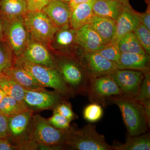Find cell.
Returning a JSON list of instances; mask_svg holds the SVG:
<instances>
[{
    "instance_id": "5bb4252c",
    "label": "cell",
    "mask_w": 150,
    "mask_h": 150,
    "mask_svg": "<svg viewBox=\"0 0 150 150\" xmlns=\"http://www.w3.org/2000/svg\"><path fill=\"white\" fill-rule=\"evenodd\" d=\"M75 40L83 48L85 53L97 52L105 44L89 24L75 30Z\"/></svg>"
},
{
    "instance_id": "484cf974",
    "label": "cell",
    "mask_w": 150,
    "mask_h": 150,
    "mask_svg": "<svg viewBox=\"0 0 150 150\" xmlns=\"http://www.w3.org/2000/svg\"><path fill=\"white\" fill-rule=\"evenodd\" d=\"M2 11L10 17H16L27 12L26 0H2Z\"/></svg>"
},
{
    "instance_id": "7a4b0ae2",
    "label": "cell",
    "mask_w": 150,
    "mask_h": 150,
    "mask_svg": "<svg viewBox=\"0 0 150 150\" xmlns=\"http://www.w3.org/2000/svg\"><path fill=\"white\" fill-rule=\"evenodd\" d=\"M66 133L67 130L55 128L41 115H33L30 127V138L38 146V149H67L65 145Z\"/></svg>"
},
{
    "instance_id": "9c48e42d",
    "label": "cell",
    "mask_w": 150,
    "mask_h": 150,
    "mask_svg": "<svg viewBox=\"0 0 150 150\" xmlns=\"http://www.w3.org/2000/svg\"><path fill=\"white\" fill-rule=\"evenodd\" d=\"M67 99L55 91H49L46 88L26 90L24 102L29 109L35 110H54L59 104Z\"/></svg>"
},
{
    "instance_id": "6da1fadb",
    "label": "cell",
    "mask_w": 150,
    "mask_h": 150,
    "mask_svg": "<svg viewBox=\"0 0 150 150\" xmlns=\"http://www.w3.org/2000/svg\"><path fill=\"white\" fill-rule=\"evenodd\" d=\"M116 105L121 111L128 136H134L148 132L149 127L143 105L134 97L119 95L107 100V104Z\"/></svg>"
},
{
    "instance_id": "4316f807",
    "label": "cell",
    "mask_w": 150,
    "mask_h": 150,
    "mask_svg": "<svg viewBox=\"0 0 150 150\" xmlns=\"http://www.w3.org/2000/svg\"><path fill=\"white\" fill-rule=\"evenodd\" d=\"M96 52L104 58L116 63L121 54L118 43L111 41L105 44Z\"/></svg>"
},
{
    "instance_id": "5b68a950",
    "label": "cell",
    "mask_w": 150,
    "mask_h": 150,
    "mask_svg": "<svg viewBox=\"0 0 150 150\" xmlns=\"http://www.w3.org/2000/svg\"><path fill=\"white\" fill-rule=\"evenodd\" d=\"M34 111L28 109L16 115L9 116L8 140L16 150H37L38 146L30 139V122Z\"/></svg>"
},
{
    "instance_id": "f35d334b",
    "label": "cell",
    "mask_w": 150,
    "mask_h": 150,
    "mask_svg": "<svg viewBox=\"0 0 150 150\" xmlns=\"http://www.w3.org/2000/svg\"><path fill=\"white\" fill-rule=\"evenodd\" d=\"M91 1V0H71L68 4L72 11L77 6L84 3L88 2Z\"/></svg>"
},
{
    "instance_id": "d4e9b609",
    "label": "cell",
    "mask_w": 150,
    "mask_h": 150,
    "mask_svg": "<svg viewBox=\"0 0 150 150\" xmlns=\"http://www.w3.org/2000/svg\"><path fill=\"white\" fill-rule=\"evenodd\" d=\"M28 109L24 102L18 101L8 95L0 103V113L8 116L16 115Z\"/></svg>"
},
{
    "instance_id": "7bdbcfd3",
    "label": "cell",
    "mask_w": 150,
    "mask_h": 150,
    "mask_svg": "<svg viewBox=\"0 0 150 150\" xmlns=\"http://www.w3.org/2000/svg\"><path fill=\"white\" fill-rule=\"evenodd\" d=\"M61 1H63L65 2H68L70 1L71 0H61Z\"/></svg>"
},
{
    "instance_id": "b9f144b4",
    "label": "cell",
    "mask_w": 150,
    "mask_h": 150,
    "mask_svg": "<svg viewBox=\"0 0 150 150\" xmlns=\"http://www.w3.org/2000/svg\"><path fill=\"white\" fill-rule=\"evenodd\" d=\"M3 29V25L1 21L0 20V36L2 34Z\"/></svg>"
},
{
    "instance_id": "277c9868",
    "label": "cell",
    "mask_w": 150,
    "mask_h": 150,
    "mask_svg": "<svg viewBox=\"0 0 150 150\" xmlns=\"http://www.w3.org/2000/svg\"><path fill=\"white\" fill-rule=\"evenodd\" d=\"M16 64L22 67L35 78L43 86L51 88L68 99L76 94L66 83L62 75L56 68L37 64L28 62L21 56Z\"/></svg>"
},
{
    "instance_id": "83f0119b",
    "label": "cell",
    "mask_w": 150,
    "mask_h": 150,
    "mask_svg": "<svg viewBox=\"0 0 150 150\" xmlns=\"http://www.w3.org/2000/svg\"><path fill=\"white\" fill-rule=\"evenodd\" d=\"M103 115L102 106L98 103H92L84 108L83 112V118L86 120L94 123L99 121Z\"/></svg>"
},
{
    "instance_id": "d6986e66",
    "label": "cell",
    "mask_w": 150,
    "mask_h": 150,
    "mask_svg": "<svg viewBox=\"0 0 150 150\" xmlns=\"http://www.w3.org/2000/svg\"><path fill=\"white\" fill-rule=\"evenodd\" d=\"M126 5L112 0H94L93 11L95 15L116 21Z\"/></svg>"
},
{
    "instance_id": "8992f818",
    "label": "cell",
    "mask_w": 150,
    "mask_h": 150,
    "mask_svg": "<svg viewBox=\"0 0 150 150\" xmlns=\"http://www.w3.org/2000/svg\"><path fill=\"white\" fill-rule=\"evenodd\" d=\"M55 63L56 69L76 95L87 96L92 78L87 67L71 59H63Z\"/></svg>"
},
{
    "instance_id": "e0dca14e",
    "label": "cell",
    "mask_w": 150,
    "mask_h": 150,
    "mask_svg": "<svg viewBox=\"0 0 150 150\" xmlns=\"http://www.w3.org/2000/svg\"><path fill=\"white\" fill-rule=\"evenodd\" d=\"M116 64L119 69L138 70L146 72L149 71L150 56L133 53H121Z\"/></svg>"
},
{
    "instance_id": "52a82bcc",
    "label": "cell",
    "mask_w": 150,
    "mask_h": 150,
    "mask_svg": "<svg viewBox=\"0 0 150 150\" xmlns=\"http://www.w3.org/2000/svg\"><path fill=\"white\" fill-rule=\"evenodd\" d=\"M24 23L26 29L35 40L43 45H48L59 29L42 11L27 12Z\"/></svg>"
},
{
    "instance_id": "d6a6232c",
    "label": "cell",
    "mask_w": 150,
    "mask_h": 150,
    "mask_svg": "<svg viewBox=\"0 0 150 150\" xmlns=\"http://www.w3.org/2000/svg\"><path fill=\"white\" fill-rule=\"evenodd\" d=\"M54 112L59 113L71 121L77 118V115L74 112L71 105L67 100L58 104L54 108Z\"/></svg>"
},
{
    "instance_id": "ab89813d",
    "label": "cell",
    "mask_w": 150,
    "mask_h": 150,
    "mask_svg": "<svg viewBox=\"0 0 150 150\" xmlns=\"http://www.w3.org/2000/svg\"><path fill=\"white\" fill-rule=\"evenodd\" d=\"M6 95L5 93L2 90L0 89V103L2 101L3 98Z\"/></svg>"
},
{
    "instance_id": "3957f363",
    "label": "cell",
    "mask_w": 150,
    "mask_h": 150,
    "mask_svg": "<svg viewBox=\"0 0 150 150\" xmlns=\"http://www.w3.org/2000/svg\"><path fill=\"white\" fill-rule=\"evenodd\" d=\"M65 145L68 150H114L96 126L90 123L81 128L74 124L67 129Z\"/></svg>"
},
{
    "instance_id": "8d00e7d4",
    "label": "cell",
    "mask_w": 150,
    "mask_h": 150,
    "mask_svg": "<svg viewBox=\"0 0 150 150\" xmlns=\"http://www.w3.org/2000/svg\"><path fill=\"white\" fill-rule=\"evenodd\" d=\"M140 19L142 24L150 30V8H148L147 10L144 13L140 14Z\"/></svg>"
},
{
    "instance_id": "30bf717a",
    "label": "cell",
    "mask_w": 150,
    "mask_h": 150,
    "mask_svg": "<svg viewBox=\"0 0 150 150\" xmlns=\"http://www.w3.org/2000/svg\"><path fill=\"white\" fill-rule=\"evenodd\" d=\"M110 75L122 95L135 97L139 91L144 72L138 70L118 69Z\"/></svg>"
},
{
    "instance_id": "f1b7e54d",
    "label": "cell",
    "mask_w": 150,
    "mask_h": 150,
    "mask_svg": "<svg viewBox=\"0 0 150 150\" xmlns=\"http://www.w3.org/2000/svg\"><path fill=\"white\" fill-rule=\"evenodd\" d=\"M13 59L11 51L5 46L0 44V77L7 70L13 66Z\"/></svg>"
},
{
    "instance_id": "f546056e",
    "label": "cell",
    "mask_w": 150,
    "mask_h": 150,
    "mask_svg": "<svg viewBox=\"0 0 150 150\" xmlns=\"http://www.w3.org/2000/svg\"><path fill=\"white\" fill-rule=\"evenodd\" d=\"M145 52L150 54V30H149L142 23L134 31Z\"/></svg>"
},
{
    "instance_id": "ac0fdd59",
    "label": "cell",
    "mask_w": 150,
    "mask_h": 150,
    "mask_svg": "<svg viewBox=\"0 0 150 150\" xmlns=\"http://www.w3.org/2000/svg\"><path fill=\"white\" fill-rule=\"evenodd\" d=\"M4 75L13 79L23 87L29 90H35L45 88L26 69L15 64L5 73Z\"/></svg>"
},
{
    "instance_id": "74e56055",
    "label": "cell",
    "mask_w": 150,
    "mask_h": 150,
    "mask_svg": "<svg viewBox=\"0 0 150 150\" xmlns=\"http://www.w3.org/2000/svg\"><path fill=\"white\" fill-rule=\"evenodd\" d=\"M0 150H17L7 139L0 138Z\"/></svg>"
},
{
    "instance_id": "e575fe53",
    "label": "cell",
    "mask_w": 150,
    "mask_h": 150,
    "mask_svg": "<svg viewBox=\"0 0 150 150\" xmlns=\"http://www.w3.org/2000/svg\"><path fill=\"white\" fill-rule=\"evenodd\" d=\"M51 0H26L27 12H38L43 10Z\"/></svg>"
},
{
    "instance_id": "8fae6325",
    "label": "cell",
    "mask_w": 150,
    "mask_h": 150,
    "mask_svg": "<svg viewBox=\"0 0 150 150\" xmlns=\"http://www.w3.org/2000/svg\"><path fill=\"white\" fill-rule=\"evenodd\" d=\"M115 22V33L111 41L117 43L123 36L133 32L142 23L139 14L134 11L130 5L124 7Z\"/></svg>"
},
{
    "instance_id": "9a60e30c",
    "label": "cell",
    "mask_w": 150,
    "mask_h": 150,
    "mask_svg": "<svg viewBox=\"0 0 150 150\" xmlns=\"http://www.w3.org/2000/svg\"><path fill=\"white\" fill-rule=\"evenodd\" d=\"M22 55L23 59L31 63L56 68V63L51 54L44 45L39 42L30 43Z\"/></svg>"
},
{
    "instance_id": "cb8c5ba5",
    "label": "cell",
    "mask_w": 150,
    "mask_h": 150,
    "mask_svg": "<svg viewBox=\"0 0 150 150\" xmlns=\"http://www.w3.org/2000/svg\"><path fill=\"white\" fill-rule=\"evenodd\" d=\"M118 45L121 53L148 55L134 31L129 33L123 36L118 41Z\"/></svg>"
},
{
    "instance_id": "1f68e13d",
    "label": "cell",
    "mask_w": 150,
    "mask_h": 150,
    "mask_svg": "<svg viewBox=\"0 0 150 150\" xmlns=\"http://www.w3.org/2000/svg\"><path fill=\"white\" fill-rule=\"evenodd\" d=\"M135 98L139 102L150 100V75L149 71L144 72V76L139 91Z\"/></svg>"
},
{
    "instance_id": "7402d4cb",
    "label": "cell",
    "mask_w": 150,
    "mask_h": 150,
    "mask_svg": "<svg viewBox=\"0 0 150 150\" xmlns=\"http://www.w3.org/2000/svg\"><path fill=\"white\" fill-rule=\"evenodd\" d=\"M114 150H149L150 134L149 132L134 136H127L125 143L113 142Z\"/></svg>"
},
{
    "instance_id": "4fadbf2b",
    "label": "cell",
    "mask_w": 150,
    "mask_h": 150,
    "mask_svg": "<svg viewBox=\"0 0 150 150\" xmlns=\"http://www.w3.org/2000/svg\"><path fill=\"white\" fill-rule=\"evenodd\" d=\"M86 65L92 77L110 75L118 69L117 64L104 58L97 52L85 53Z\"/></svg>"
},
{
    "instance_id": "60d3db41",
    "label": "cell",
    "mask_w": 150,
    "mask_h": 150,
    "mask_svg": "<svg viewBox=\"0 0 150 150\" xmlns=\"http://www.w3.org/2000/svg\"><path fill=\"white\" fill-rule=\"evenodd\" d=\"M112 1H118L123 3L124 4L126 5H130L129 0H112Z\"/></svg>"
},
{
    "instance_id": "d590c367",
    "label": "cell",
    "mask_w": 150,
    "mask_h": 150,
    "mask_svg": "<svg viewBox=\"0 0 150 150\" xmlns=\"http://www.w3.org/2000/svg\"><path fill=\"white\" fill-rule=\"evenodd\" d=\"M8 117L0 113V138H7Z\"/></svg>"
},
{
    "instance_id": "ffe728a7",
    "label": "cell",
    "mask_w": 150,
    "mask_h": 150,
    "mask_svg": "<svg viewBox=\"0 0 150 150\" xmlns=\"http://www.w3.org/2000/svg\"><path fill=\"white\" fill-rule=\"evenodd\" d=\"M94 0L77 6L71 12L70 24L72 29H79L88 24L94 15L93 6Z\"/></svg>"
},
{
    "instance_id": "603a6c76",
    "label": "cell",
    "mask_w": 150,
    "mask_h": 150,
    "mask_svg": "<svg viewBox=\"0 0 150 150\" xmlns=\"http://www.w3.org/2000/svg\"><path fill=\"white\" fill-rule=\"evenodd\" d=\"M0 89L4 92L6 95L18 101L24 102L26 89L16 81L5 75L0 77Z\"/></svg>"
},
{
    "instance_id": "ee69618b",
    "label": "cell",
    "mask_w": 150,
    "mask_h": 150,
    "mask_svg": "<svg viewBox=\"0 0 150 150\" xmlns=\"http://www.w3.org/2000/svg\"><path fill=\"white\" fill-rule=\"evenodd\" d=\"M146 1H149V0H146Z\"/></svg>"
},
{
    "instance_id": "7c38bea8",
    "label": "cell",
    "mask_w": 150,
    "mask_h": 150,
    "mask_svg": "<svg viewBox=\"0 0 150 150\" xmlns=\"http://www.w3.org/2000/svg\"><path fill=\"white\" fill-rule=\"evenodd\" d=\"M42 11L59 30L69 27L72 11L67 2L51 0Z\"/></svg>"
},
{
    "instance_id": "44dd1931",
    "label": "cell",
    "mask_w": 150,
    "mask_h": 150,
    "mask_svg": "<svg viewBox=\"0 0 150 150\" xmlns=\"http://www.w3.org/2000/svg\"><path fill=\"white\" fill-rule=\"evenodd\" d=\"M88 24L104 40L105 44L111 41L115 33V21L94 15Z\"/></svg>"
},
{
    "instance_id": "4dcf8cb0",
    "label": "cell",
    "mask_w": 150,
    "mask_h": 150,
    "mask_svg": "<svg viewBox=\"0 0 150 150\" xmlns=\"http://www.w3.org/2000/svg\"><path fill=\"white\" fill-rule=\"evenodd\" d=\"M75 30L69 27L60 29L56 35V43L60 46H69L75 40Z\"/></svg>"
},
{
    "instance_id": "ba28073f",
    "label": "cell",
    "mask_w": 150,
    "mask_h": 150,
    "mask_svg": "<svg viewBox=\"0 0 150 150\" xmlns=\"http://www.w3.org/2000/svg\"><path fill=\"white\" fill-rule=\"evenodd\" d=\"M119 95L122 93L111 75L92 78L87 92V96L91 102L103 107L107 105L108 98Z\"/></svg>"
},
{
    "instance_id": "836d02e7",
    "label": "cell",
    "mask_w": 150,
    "mask_h": 150,
    "mask_svg": "<svg viewBox=\"0 0 150 150\" xmlns=\"http://www.w3.org/2000/svg\"><path fill=\"white\" fill-rule=\"evenodd\" d=\"M47 121L52 126L59 129L67 130L71 126L70 120L56 112H54L53 115Z\"/></svg>"
},
{
    "instance_id": "2e32d148",
    "label": "cell",
    "mask_w": 150,
    "mask_h": 150,
    "mask_svg": "<svg viewBox=\"0 0 150 150\" xmlns=\"http://www.w3.org/2000/svg\"><path fill=\"white\" fill-rule=\"evenodd\" d=\"M27 30L24 22L20 19L14 21L10 26L8 37L12 49L18 57L23 53L27 42Z\"/></svg>"
}]
</instances>
